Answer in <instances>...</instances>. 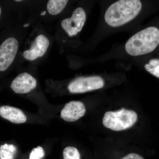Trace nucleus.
<instances>
[{
	"label": "nucleus",
	"mask_w": 159,
	"mask_h": 159,
	"mask_svg": "<svg viewBox=\"0 0 159 159\" xmlns=\"http://www.w3.org/2000/svg\"><path fill=\"white\" fill-rule=\"evenodd\" d=\"M17 148L12 144L6 143L0 146V159H15Z\"/></svg>",
	"instance_id": "nucleus-12"
},
{
	"label": "nucleus",
	"mask_w": 159,
	"mask_h": 159,
	"mask_svg": "<svg viewBox=\"0 0 159 159\" xmlns=\"http://www.w3.org/2000/svg\"><path fill=\"white\" fill-rule=\"evenodd\" d=\"M0 116L16 124L24 123L27 121V117L22 111L9 106L4 105L0 107Z\"/></svg>",
	"instance_id": "nucleus-10"
},
{
	"label": "nucleus",
	"mask_w": 159,
	"mask_h": 159,
	"mask_svg": "<svg viewBox=\"0 0 159 159\" xmlns=\"http://www.w3.org/2000/svg\"><path fill=\"white\" fill-rule=\"evenodd\" d=\"M138 115L134 111L121 109L116 111H107L102 119L103 125L114 131H121L130 128L137 122Z\"/></svg>",
	"instance_id": "nucleus-3"
},
{
	"label": "nucleus",
	"mask_w": 159,
	"mask_h": 159,
	"mask_svg": "<svg viewBox=\"0 0 159 159\" xmlns=\"http://www.w3.org/2000/svg\"><path fill=\"white\" fill-rule=\"evenodd\" d=\"M121 159H145L140 155L136 153H130Z\"/></svg>",
	"instance_id": "nucleus-16"
},
{
	"label": "nucleus",
	"mask_w": 159,
	"mask_h": 159,
	"mask_svg": "<svg viewBox=\"0 0 159 159\" xmlns=\"http://www.w3.org/2000/svg\"><path fill=\"white\" fill-rule=\"evenodd\" d=\"M19 43L14 37L5 40L0 46V71L9 68L16 56Z\"/></svg>",
	"instance_id": "nucleus-5"
},
{
	"label": "nucleus",
	"mask_w": 159,
	"mask_h": 159,
	"mask_svg": "<svg viewBox=\"0 0 159 159\" xmlns=\"http://www.w3.org/2000/svg\"><path fill=\"white\" fill-rule=\"evenodd\" d=\"M139 0H120L111 5L104 15L106 22L112 27H120L135 18L141 11Z\"/></svg>",
	"instance_id": "nucleus-1"
},
{
	"label": "nucleus",
	"mask_w": 159,
	"mask_h": 159,
	"mask_svg": "<svg viewBox=\"0 0 159 159\" xmlns=\"http://www.w3.org/2000/svg\"><path fill=\"white\" fill-rule=\"evenodd\" d=\"M86 20L84 9L79 7L74 10L70 18L63 20L61 26L69 36H75L82 30Z\"/></svg>",
	"instance_id": "nucleus-6"
},
{
	"label": "nucleus",
	"mask_w": 159,
	"mask_h": 159,
	"mask_svg": "<svg viewBox=\"0 0 159 159\" xmlns=\"http://www.w3.org/2000/svg\"><path fill=\"white\" fill-rule=\"evenodd\" d=\"M159 44L158 29L150 27L139 31L129 38L125 44V49L131 56H139L152 52Z\"/></svg>",
	"instance_id": "nucleus-2"
},
{
	"label": "nucleus",
	"mask_w": 159,
	"mask_h": 159,
	"mask_svg": "<svg viewBox=\"0 0 159 159\" xmlns=\"http://www.w3.org/2000/svg\"><path fill=\"white\" fill-rule=\"evenodd\" d=\"M86 107L82 102L71 101L66 103L61 112V117L65 121L73 122L84 116Z\"/></svg>",
	"instance_id": "nucleus-9"
},
{
	"label": "nucleus",
	"mask_w": 159,
	"mask_h": 159,
	"mask_svg": "<svg viewBox=\"0 0 159 159\" xmlns=\"http://www.w3.org/2000/svg\"><path fill=\"white\" fill-rule=\"evenodd\" d=\"M145 70L156 77L159 78V60L152 59L149 61V63L145 65Z\"/></svg>",
	"instance_id": "nucleus-13"
},
{
	"label": "nucleus",
	"mask_w": 159,
	"mask_h": 159,
	"mask_svg": "<svg viewBox=\"0 0 159 159\" xmlns=\"http://www.w3.org/2000/svg\"><path fill=\"white\" fill-rule=\"evenodd\" d=\"M104 85V80L99 76L79 77L70 83L68 89L72 93H81L99 89Z\"/></svg>",
	"instance_id": "nucleus-4"
},
{
	"label": "nucleus",
	"mask_w": 159,
	"mask_h": 159,
	"mask_svg": "<svg viewBox=\"0 0 159 159\" xmlns=\"http://www.w3.org/2000/svg\"><path fill=\"white\" fill-rule=\"evenodd\" d=\"M45 155L43 148L41 146H38L31 151L29 159H42Z\"/></svg>",
	"instance_id": "nucleus-15"
},
{
	"label": "nucleus",
	"mask_w": 159,
	"mask_h": 159,
	"mask_svg": "<svg viewBox=\"0 0 159 159\" xmlns=\"http://www.w3.org/2000/svg\"><path fill=\"white\" fill-rule=\"evenodd\" d=\"M49 44L48 38L43 34H39L35 38L30 49L23 53V56L25 59L31 61L42 57L48 50Z\"/></svg>",
	"instance_id": "nucleus-7"
},
{
	"label": "nucleus",
	"mask_w": 159,
	"mask_h": 159,
	"mask_svg": "<svg viewBox=\"0 0 159 159\" xmlns=\"http://www.w3.org/2000/svg\"><path fill=\"white\" fill-rule=\"evenodd\" d=\"M64 159H80V154L77 148L73 146L66 147L63 152Z\"/></svg>",
	"instance_id": "nucleus-14"
},
{
	"label": "nucleus",
	"mask_w": 159,
	"mask_h": 159,
	"mask_svg": "<svg viewBox=\"0 0 159 159\" xmlns=\"http://www.w3.org/2000/svg\"><path fill=\"white\" fill-rule=\"evenodd\" d=\"M1 13H2V9H1V7H0V17H1Z\"/></svg>",
	"instance_id": "nucleus-17"
},
{
	"label": "nucleus",
	"mask_w": 159,
	"mask_h": 159,
	"mask_svg": "<svg viewBox=\"0 0 159 159\" xmlns=\"http://www.w3.org/2000/svg\"><path fill=\"white\" fill-rule=\"evenodd\" d=\"M68 2L66 0H50L47 4V9L50 14L56 15L63 11Z\"/></svg>",
	"instance_id": "nucleus-11"
},
{
	"label": "nucleus",
	"mask_w": 159,
	"mask_h": 159,
	"mask_svg": "<svg viewBox=\"0 0 159 159\" xmlns=\"http://www.w3.org/2000/svg\"><path fill=\"white\" fill-rule=\"evenodd\" d=\"M37 80L31 74L23 73L18 75L11 82V88L16 93H27L35 88Z\"/></svg>",
	"instance_id": "nucleus-8"
}]
</instances>
